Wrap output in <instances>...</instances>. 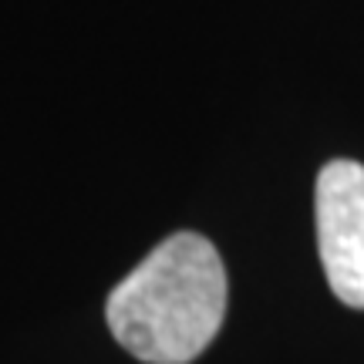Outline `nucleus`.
Returning <instances> with one entry per match:
<instances>
[{
	"label": "nucleus",
	"instance_id": "nucleus-2",
	"mask_svg": "<svg viewBox=\"0 0 364 364\" xmlns=\"http://www.w3.org/2000/svg\"><path fill=\"white\" fill-rule=\"evenodd\" d=\"M317 250L334 297L364 311V166L334 159L317 176L314 193Z\"/></svg>",
	"mask_w": 364,
	"mask_h": 364
},
{
	"label": "nucleus",
	"instance_id": "nucleus-1",
	"mask_svg": "<svg viewBox=\"0 0 364 364\" xmlns=\"http://www.w3.org/2000/svg\"><path fill=\"white\" fill-rule=\"evenodd\" d=\"M226 267L199 233L162 240L108 294V327L145 364H189L220 334L226 317Z\"/></svg>",
	"mask_w": 364,
	"mask_h": 364
}]
</instances>
